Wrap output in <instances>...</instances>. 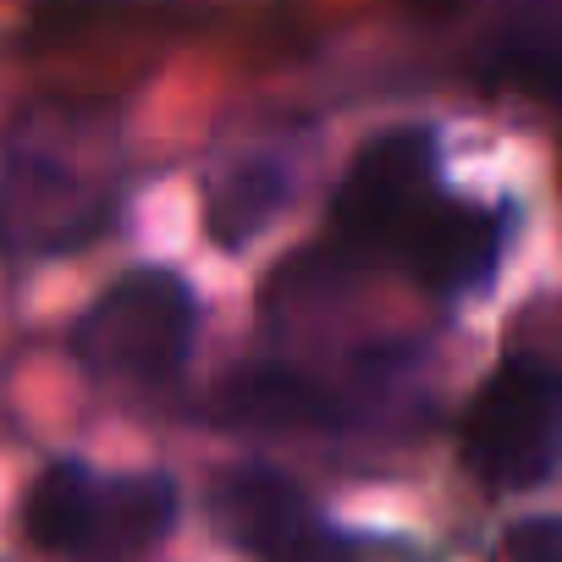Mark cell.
I'll list each match as a JSON object with an SVG mask.
<instances>
[{
    "label": "cell",
    "instance_id": "obj_7",
    "mask_svg": "<svg viewBox=\"0 0 562 562\" xmlns=\"http://www.w3.org/2000/svg\"><path fill=\"white\" fill-rule=\"evenodd\" d=\"M215 419L248 430H331L342 425V403L293 370H248L221 386Z\"/></svg>",
    "mask_w": 562,
    "mask_h": 562
},
{
    "label": "cell",
    "instance_id": "obj_4",
    "mask_svg": "<svg viewBox=\"0 0 562 562\" xmlns=\"http://www.w3.org/2000/svg\"><path fill=\"white\" fill-rule=\"evenodd\" d=\"M436 193H441L436 133H425V127L381 133L348 166V177L331 199L326 237L342 259H386V254L397 259V248L408 243L419 215L436 204Z\"/></svg>",
    "mask_w": 562,
    "mask_h": 562
},
{
    "label": "cell",
    "instance_id": "obj_12",
    "mask_svg": "<svg viewBox=\"0 0 562 562\" xmlns=\"http://www.w3.org/2000/svg\"><path fill=\"white\" fill-rule=\"evenodd\" d=\"M408 7H419V12H430V18H447V12L463 7V0H408Z\"/></svg>",
    "mask_w": 562,
    "mask_h": 562
},
{
    "label": "cell",
    "instance_id": "obj_1",
    "mask_svg": "<svg viewBox=\"0 0 562 562\" xmlns=\"http://www.w3.org/2000/svg\"><path fill=\"white\" fill-rule=\"evenodd\" d=\"M177 524V485L166 474H100L89 463H50L23 502V529L40 551L116 562L166 540Z\"/></svg>",
    "mask_w": 562,
    "mask_h": 562
},
{
    "label": "cell",
    "instance_id": "obj_10",
    "mask_svg": "<svg viewBox=\"0 0 562 562\" xmlns=\"http://www.w3.org/2000/svg\"><path fill=\"white\" fill-rule=\"evenodd\" d=\"M259 562H359V551H353L342 535H331V529L321 524V513H310V518H299L288 535H276V540L259 551Z\"/></svg>",
    "mask_w": 562,
    "mask_h": 562
},
{
    "label": "cell",
    "instance_id": "obj_8",
    "mask_svg": "<svg viewBox=\"0 0 562 562\" xmlns=\"http://www.w3.org/2000/svg\"><path fill=\"white\" fill-rule=\"evenodd\" d=\"M491 72L535 100H562V0H524L502 23Z\"/></svg>",
    "mask_w": 562,
    "mask_h": 562
},
{
    "label": "cell",
    "instance_id": "obj_5",
    "mask_svg": "<svg viewBox=\"0 0 562 562\" xmlns=\"http://www.w3.org/2000/svg\"><path fill=\"white\" fill-rule=\"evenodd\" d=\"M105 188H94L83 171L50 160V155H23L0 177V243L23 254H56L72 243H89L105 226Z\"/></svg>",
    "mask_w": 562,
    "mask_h": 562
},
{
    "label": "cell",
    "instance_id": "obj_11",
    "mask_svg": "<svg viewBox=\"0 0 562 562\" xmlns=\"http://www.w3.org/2000/svg\"><path fill=\"white\" fill-rule=\"evenodd\" d=\"M507 562H562V524L557 518H524L507 529Z\"/></svg>",
    "mask_w": 562,
    "mask_h": 562
},
{
    "label": "cell",
    "instance_id": "obj_6",
    "mask_svg": "<svg viewBox=\"0 0 562 562\" xmlns=\"http://www.w3.org/2000/svg\"><path fill=\"white\" fill-rule=\"evenodd\" d=\"M502 248H507V210H485L441 188L436 204L408 232V243L397 248V265L436 299H452V293L485 288L502 265Z\"/></svg>",
    "mask_w": 562,
    "mask_h": 562
},
{
    "label": "cell",
    "instance_id": "obj_9",
    "mask_svg": "<svg viewBox=\"0 0 562 562\" xmlns=\"http://www.w3.org/2000/svg\"><path fill=\"white\" fill-rule=\"evenodd\" d=\"M288 199V182H281L276 166H237L221 171L204 193V232L221 248H243L248 237H259L270 226V215Z\"/></svg>",
    "mask_w": 562,
    "mask_h": 562
},
{
    "label": "cell",
    "instance_id": "obj_2",
    "mask_svg": "<svg viewBox=\"0 0 562 562\" xmlns=\"http://www.w3.org/2000/svg\"><path fill=\"white\" fill-rule=\"evenodd\" d=\"M199 337V299L177 270H127L122 281L89 304V315L72 331L78 359L100 381L122 386H166Z\"/></svg>",
    "mask_w": 562,
    "mask_h": 562
},
{
    "label": "cell",
    "instance_id": "obj_3",
    "mask_svg": "<svg viewBox=\"0 0 562 562\" xmlns=\"http://www.w3.org/2000/svg\"><path fill=\"white\" fill-rule=\"evenodd\" d=\"M463 463L491 491H535L562 469V375L529 353L491 370L463 414Z\"/></svg>",
    "mask_w": 562,
    "mask_h": 562
}]
</instances>
